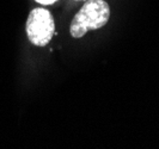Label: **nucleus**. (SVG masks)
Masks as SVG:
<instances>
[{
	"instance_id": "nucleus-1",
	"label": "nucleus",
	"mask_w": 159,
	"mask_h": 149,
	"mask_svg": "<svg viewBox=\"0 0 159 149\" xmlns=\"http://www.w3.org/2000/svg\"><path fill=\"white\" fill-rule=\"evenodd\" d=\"M110 7L104 0H89L74 16L70 26L73 38H81L90 30H97L108 23Z\"/></svg>"
},
{
	"instance_id": "nucleus-2",
	"label": "nucleus",
	"mask_w": 159,
	"mask_h": 149,
	"mask_svg": "<svg viewBox=\"0 0 159 149\" xmlns=\"http://www.w3.org/2000/svg\"><path fill=\"white\" fill-rule=\"evenodd\" d=\"M55 32V22L46 8H34L26 20V35L32 44L44 47L50 42Z\"/></svg>"
},
{
	"instance_id": "nucleus-3",
	"label": "nucleus",
	"mask_w": 159,
	"mask_h": 149,
	"mask_svg": "<svg viewBox=\"0 0 159 149\" xmlns=\"http://www.w3.org/2000/svg\"><path fill=\"white\" fill-rule=\"evenodd\" d=\"M37 1L39 4H42V5H50V4H54L57 0H35Z\"/></svg>"
}]
</instances>
